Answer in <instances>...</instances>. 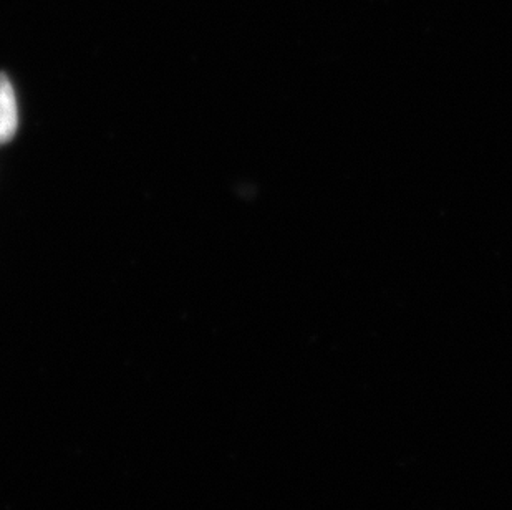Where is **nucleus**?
I'll return each mask as SVG.
<instances>
[{"instance_id":"f257e3e1","label":"nucleus","mask_w":512,"mask_h":510,"mask_svg":"<svg viewBox=\"0 0 512 510\" xmlns=\"http://www.w3.org/2000/svg\"><path fill=\"white\" fill-rule=\"evenodd\" d=\"M19 128V106L9 77L0 73V146L14 140Z\"/></svg>"}]
</instances>
